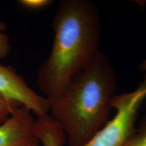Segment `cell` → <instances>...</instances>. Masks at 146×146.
I'll return each mask as SVG.
<instances>
[{"label":"cell","mask_w":146,"mask_h":146,"mask_svg":"<svg viewBox=\"0 0 146 146\" xmlns=\"http://www.w3.org/2000/svg\"><path fill=\"white\" fill-rule=\"evenodd\" d=\"M34 133L42 146H64L66 143L61 125L49 114L35 119Z\"/></svg>","instance_id":"cell-6"},{"label":"cell","mask_w":146,"mask_h":146,"mask_svg":"<svg viewBox=\"0 0 146 146\" xmlns=\"http://www.w3.org/2000/svg\"><path fill=\"white\" fill-rule=\"evenodd\" d=\"M21 106L23 105L20 102L0 92V125L6 121Z\"/></svg>","instance_id":"cell-7"},{"label":"cell","mask_w":146,"mask_h":146,"mask_svg":"<svg viewBox=\"0 0 146 146\" xmlns=\"http://www.w3.org/2000/svg\"><path fill=\"white\" fill-rule=\"evenodd\" d=\"M7 25L0 20V60L6 58L11 50L10 39L5 33Z\"/></svg>","instance_id":"cell-9"},{"label":"cell","mask_w":146,"mask_h":146,"mask_svg":"<svg viewBox=\"0 0 146 146\" xmlns=\"http://www.w3.org/2000/svg\"><path fill=\"white\" fill-rule=\"evenodd\" d=\"M117 82L114 67L100 52L71 78L50 112L64 131L68 146H83L109 120Z\"/></svg>","instance_id":"cell-2"},{"label":"cell","mask_w":146,"mask_h":146,"mask_svg":"<svg viewBox=\"0 0 146 146\" xmlns=\"http://www.w3.org/2000/svg\"><path fill=\"white\" fill-rule=\"evenodd\" d=\"M18 2L25 8L33 10H38L45 8L50 4L52 1L49 0H21Z\"/></svg>","instance_id":"cell-10"},{"label":"cell","mask_w":146,"mask_h":146,"mask_svg":"<svg viewBox=\"0 0 146 146\" xmlns=\"http://www.w3.org/2000/svg\"><path fill=\"white\" fill-rule=\"evenodd\" d=\"M146 98V74L134 91L113 97L111 106L116 114L83 146H124L133 134L137 114Z\"/></svg>","instance_id":"cell-3"},{"label":"cell","mask_w":146,"mask_h":146,"mask_svg":"<svg viewBox=\"0 0 146 146\" xmlns=\"http://www.w3.org/2000/svg\"><path fill=\"white\" fill-rule=\"evenodd\" d=\"M124 146H146V116Z\"/></svg>","instance_id":"cell-8"},{"label":"cell","mask_w":146,"mask_h":146,"mask_svg":"<svg viewBox=\"0 0 146 146\" xmlns=\"http://www.w3.org/2000/svg\"><path fill=\"white\" fill-rule=\"evenodd\" d=\"M50 54L39 66L36 85L50 104L60 98L70 79L91 64L100 50L101 18L89 0H62L53 18Z\"/></svg>","instance_id":"cell-1"},{"label":"cell","mask_w":146,"mask_h":146,"mask_svg":"<svg viewBox=\"0 0 146 146\" xmlns=\"http://www.w3.org/2000/svg\"><path fill=\"white\" fill-rule=\"evenodd\" d=\"M0 92L20 102L36 117L50 112L51 104L48 100L29 87L25 78L14 68L1 64Z\"/></svg>","instance_id":"cell-4"},{"label":"cell","mask_w":146,"mask_h":146,"mask_svg":"<svg viewBox=\"0 0 146 146\" xmlns=\"http://www.w3.org/2000/svg\"><path fill=\"white\" fill-rule=\"evenodd\" d=\"M33 113L25 106L0 125V146H39L34 133Z\"/></svg>","instance_id":"cell-5"},{"label":"cell","mask_w":146,"mask_h":146,"mask_svg":"<svg viewBox=\"0 0 146 146\" xmlns=\"http://www.w3.org/2000/svg\"><path fill=\"white\" fill-rule=\"evenodd\" d=\"M139 70L141 71H146V59L143 61L139 66Z\"/></svg>","instance_id":"cell-11"}]
</instances>
